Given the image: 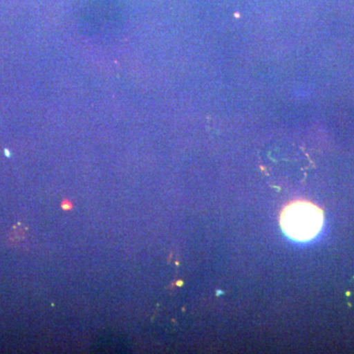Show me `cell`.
Returning a JSON list of instances; mask_svg holds the SVG:
<instances>
[{"mask_svg": "<svg viewBox=\"0 0 354 354\" xmlns=\"http://www.w3.org/2000/svg\"><path fill=\"white\" fill-rule=\"evenodd\" d=\"M62 207L64 209H71L73 208L71 202L68 201V200H64V201L62 202Z\"/></svg>", "mask_w": 354, "mask_h": 354, "instance_id": "obj_2", "label": "cell"}, {"mask_svg": "<svg viewBox=\"0 0 354 354\" xmlns=\"http://www.w3.org/2000/svg\"><path fill=\"white\" fill-rule=\"evenodd\" d=\"M323 212L309 202H295L283 209L281 225L291 239L299 241L314 239L323 227Z\"/></svg>", "mask_w": 354, "mask_h": 354, "instance_id": "obj_1", "label": "cell"}]
</instances>
